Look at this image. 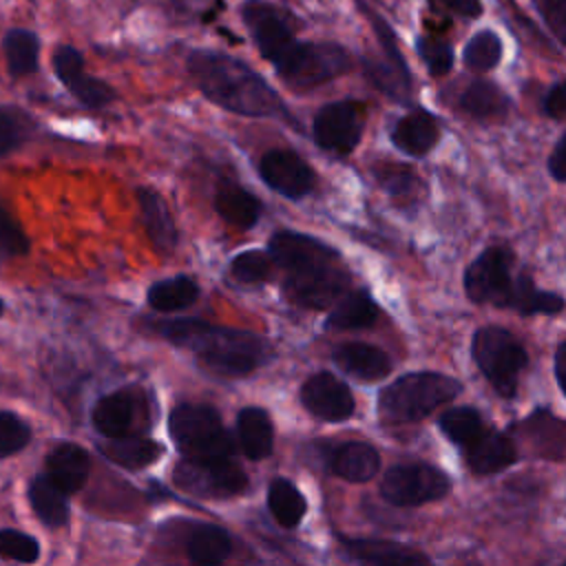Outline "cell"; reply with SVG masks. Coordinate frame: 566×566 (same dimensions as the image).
<instances>
[{
    "label": "cell",
    "instance_id": "1",
    "mask_svg": "<svg viewBox=\"0 0 566 566\" xmlns=\"http://www.w3.org/2000/svg\"><path fill=\"white\" fill-rule=\"evenodd\" d=\"M268 252L274 268L283 272L285 296L301 307H332L352 283L338 250L312 234L279 230L272 234Z\"/></svg>",
    "mask_w": 566,
    "mask_h": 566
},
{
    "label": "cell",
    "instance_id": "2",
    "mask_svg": "<svg viewBox=\"0 0 566 566\" xmlns=\"http://www.w3.org/2000/svg\"><path fill=\"white\" fill-rule=\"evenodd\" d=\"M188 73L210 102L230 113L245 117H287L279 93L234 55L195 49L188 55Z\"/></svg>",
    "mask_w": 566,
    "mask_h": 566
},
{
    "label": "cell",
    "instance_id": "3",
    "mask_svg": "<svg viewBox=\"0 0 566 566\" xmlns=\"http://www.w3.org/2000/svg\"><path fill=\"white\" fill-rule=\"evenodd\" d=\"M150 327L172 345L190 349L203 367L221 376L252 374L270 358V345L248 329L212 325L201 318L153 321Z\"/></svg>",
    "mask_w": 566,
    "mask_h": 566
},
{
    "label": "cell",
    "instance_id": "4",
    "mask_svg": "<svg viewBox=\"0 0 566 566\" xmlns=\"http://www.w3.org/2000/svg\"><path fill=\"white\" fill-rule=\"evenodd\" d=\"M515 254L506 245L482 250L464 272V292L473 303L509 307L522 316H555L564 310V298L535 285L526 272H513Z\"/></svg>",
    "mask_w": 566,
    "mask_h": 566
},
{
    "label": "cell",
    "instance_id": "5",
    "mask_svg": "<svg viewBox=\"0 0 566 566\" xmlns=\"http://www.w3.org/2000/svg\"><path fill=\"white\" fill-rule=\"evenodd\" d=\"M462 385L444 374L413 371L396 378L380 391L378 411L387 422H416L436 407L453 400Z\"/></svg>",
    "mask_w": 566,
    "mask_h": 566
},
{
    "label": "cell",
    "instance_id": "6",
    "mask_svg": "<svg viewBox=\"0 0 566 566\" xmlns=\"http://www.w3.org/2000/svg\"><path fill=\"white\" fill-rule=\"evenodd\" d=\"M270 64L294 88H314L352 69V55L336 42H305L292 38Z\"/></svg>",
    "mask_w": 566,
    "mask_h": 566
},
{
    "label": "cell",
    "instance_id": "7",
    "mask_svg": "<svg viewBox=\"0 0 566 566\" xmlns=\"http://www.w3.org/2000/svg\"><path fill=\"white\" fill-rule=\"evenodd\" d=\"M471 356L500 396H515L517 380L528 363V356L509 329L500 325L480 327L471 340Z\"/></svg>",
    "mask_w": 566,
    "mask_h": 566
},
{
    "label": "cell",
    "instance_id": "8",
    "mask_svg": "<svg viewBox=\"0 0 566 566\" xmlns=\"http://www.w3.org/2000/svg\"><path fill=\"white\" fill-rule=\"evenodd\" d=\"M170 438L184 458L214 460L230 458L232 442L219 413L208 405H179L168 420Z\"/></svg>",
    "mask_w": 566,
    "mask_h": 566
},
{
    "label": "cell",
    "instance_id": "9",
    "mask_svg": "<svg viewBox=\"0 0 566 566\" xmlns=\"http://www.w3.org/2000/svg\"><path fill=\"white\" fill-rule=\"evenodd\" d=\"M365 13L369 15V22L374 24L376 38L380 42V57H363V69L367 80L382 91L387 97L396 102H407L411 95V75L409 66L400 53L398 38L394 29L374 11L365 7Z\"/></svg>",
    "mask_w": 566,
    "mask_h": 566
},
{
    "label": "cell",
    "instance_id": "10",
    "mask_svg": "<svg viewBox=\"0 0 566 566\" xmlns=\"http://www.w3.org/2000/svg\"><path fill=\"white\" fill-rule=\"evenodd\" d=\"M175 484L199 497H228L245 489L248 475L230 458L190 460L184 458L172 471Z\"/></svg>",
    "mask_w": 566,
    "mask_h": 566
},
{
    "label": "cell",
    "instance_id": "11",
    "mask_svg": "<svg viewBox=\"0 0 566 566\" xmlns=\"http://www.w3.org/2000/svg\"><path fill=\"white\" fill-rule=\"evenodd\" d=\"M365 106L356 99H338L321 106L312 122L314 142L338 157H347L360 142Z\"/></svg>",
    "mask_w": 566,
    "mask_h": 566
},
{
    "label": "cell",
    "instance_id": "12",
    "mask_svg": "<svg viewBox=\"0 0 566 566\" xmlns=\"http://www.w3.org/2000/svg\"><path fill=\"white\" fill-rule=\"evenodd\" d=\"M449 489L447 473L429 464L391 467L380 482L382 497L396 506H420L444 497Z\"/></svg>",
    "mask_w": 566,
    "mask_h": 566
},
{
    "label": "cell",
    "instance_id": "13",
    "mask_svg": "<svg viewBox=\"0 0 566 566\" xmlns=\"http://www.w3.org/2000/svg\"><path fill=\"white\" fill-rule=\"evenodd\" d=\"M259 177L287 199H303L314 190L316 175L310 164L287 148H272L259 159Z\"/></svg>",
    "mask_w": 566,
    "mask_h": 566
},
{
    "label": "cell",
    "instance_id": "14",
    "mask_svg": "<svg viewBox=\"0 0 566 566\" xmlns=\"http://www.w3.org/2000/svg\"><path fill=\"white\" fill-rule=\"evenodd\" d=\"M53 71L66 91L88 108H102L115 99V91L104 80L86 73L80 51L69 44L55 49Z\"/></svg>",
    "mask_w": 566,
    "mask_h": 566
},
{
    "label": "cell",
    "instance_id": "15",
    "mask_svg": "<svg viewBox=\"0 0 566 566\" xmlns=\"http://www.w3.org/2000/svg\"><path fill=\"white\" fill-rule=\"evenodd\" d=\"M146 413L144 396L137 389H117L113 394L102 396L93 407V424L95 429L111 438L137 436L139 416Z\"/></svg>",
    "mask_w": 566,
    "mask_h": 566
},
{
    "label": "cell",
    "instance_id": "16",
    "mask_svg": "<svg viewBox=\"0 0 566 566\" xmlns=\"http://www.w3.org/2000/svg\"><path fill=\"white\" fill-rule=\"evenodd\" d=\"M301 400L310 413L329 422L347 420L356 409L349 387L329 371L310 376L301 387Z\"/></svg>",
    "mask_w": 566,
    "mask_h": 566
},
{
    "label": "cell",
    "instance_id": "17",
    "mask_svg": "<svg viewBox=\"0 0 566 566\" xmlns=\"http://www.w3.org/2000/svg\"><path fill=\"white\" fill-rule=\"evenodd\" d=\"M241 18L252 33L259 53L270 62L292 38L294 31L283 18L281 9L265 0H245L241 4Z\"/></svg>",
    "mask_w": 566,
    "mask_h": 566
},
{
    "label": "cell",
    "instance_id": "18",
    "mask_svg": "<svg viewBox=\"0 0 566 566\" xmlns=\"http://www.w3.org/2000/svg\"><path fill=\"white\" fill-rule=\"evenodd\" d=\"M137 206H139L142 226H144L150 243L155 245V250L161 254H170L177 248L179 232H177V223H175V217H172L166 199L155 188L139 186L137 188Z\"/></svg>",
    "mask_w": 566,
    "mask_h": 566
},
{
    "label": "cell",
    "instance_id": "19",
    "mask_svg": "<svg viewBox=\"0 0 566 566\" xmlns=\"http://www.w3.org/2000/svg\"><path fill=\"white\" fill-rule=\"evenodd\" d=\"M343 553L360 566H431L422 553L389 539H343Z\"/></svg>",
    "mask_w": 566,
    "mask_h": 566
},
{
    "label": "cell",
    "instance_id": "20",
    "mask_svg": "<svg viewBox=\"0 0 566 566\" xmlns=\"http://www.w3.org/2000/svg\"><path fill=\"white\" fill-rule=\"evenodd\" d=\"M440 137V126L436 117L424 111V108H413L396 124L391 126V142L398 150L413 155V157H424L438 142Z\"/></svg>",
    "mask_w": 566,
    "mask_h": 566
},
{
    "label": "cell",
    "instance_id": "21",
    "mask_svg": "<svg viewBox=\"0 0 566 566\" xmlns=\"http://www.w3.org/2000/svg\"><path fill=\"white\" fill-rule=\"evenodd\" d=\"M467 464L478 475H489L511 467L517 458L515 444L500 431L484 429L475 440L464 447Z\"/></svg>",
    "mask_w": 566,
    "mask_h": 566
},
{
    "label": "cell",
    "instance_id": "22",
    "mask_svg": "<svg viewBox=\"0 0 566 566\" xmlns=\"http://www.w3.org/2000/svg\"><path fill=\"white\" fill-rule=\"evenodd\" d=\"M334 363L358 380H380L391 371V358L369 343H343L332 354Z\"/></svg>",
    "mask_w": 566,
    "mask_h": 566
},
{
    "label": "cell",
    "instance_id": "23",
    "mask_svg": "<svg viewBox=\"0 0 566 566\" xmlns=\"http://www.w3.org/2000/svg\"><path fill=\"white\" fill-rule=\"evenodd\" d=\"M91 471V460L86 455L84 449H80L77 444L64 442L57 444L49 458H46V478L64 493H75L77 489H82V484L86 482Z\"/></svg>",
    "mask_w": 566,
    "mask_h": 566
},
{
    "label": "cell",
    "instance_id": "24",
    "mask_svg": "<svg viewBox=\"0 0 566 566\" xmlns=\"http://www.w3.org/2000/svg\"><path fill=\"white\" fill-rule=\"evenodd\" d=\"M212 206L226 223L241 228V230L254 228L261 217V210H263L261 201L250 190H245L243 186H239L234 181H223L217 186Z\"/></svg>",
    "mask_w": 566,
    "mask_h": 566
},
{
    "label": "cell",
    "instance_id": "25",
    "mask_svg": "<svg viewBox=\"0 0 566 566\" xmlns=\"http://www.w3.org/2000/svg\"><path fill=\"white\" fill-rule=\"evenodd\" d=\"M378 305L367 290H352L345 292L329 310L325 318L327 329L349 332V329H365L378 321Z\"/></svg>",
    "mask_w": 566,
    "mask_h": 566
},
{
    "label": "cell",
    "instance_id": "26",
    "mask_svg": "<svg viewBox=\"0 0 566 566\" xmlns=\"http://www.w3.org/2000/svg\"><path fill=\"white\" fill-rule=\"evenodd\" d=\"M378 451L367 442H343L332 451L329 467L349 482H367L378 471Z\"/></svg>",
    "mask_w": 566,
    "mask_h": 566
},
{
    "label": "cell",
    "instance_id": "27",
    "mask_svg": "<svg viewBox=\"0 0 566 566\" xmlns=\"http://www.w3.org/2000/svg\"><path fill=\"white\" fill-rule=\"evenodd\" d=\"M230 551V535L214 524H197L186 539V553L195 566H221Z\"/></svg>",
    "mask_w": 566,
    "mask_h": 566
},
{
    "label": "cell",
    "instance_id": "28",
    "mask_svg": "<svg viewBox=\"0 0 566 566\" xmlns=\"http://www.w3.org/2000/svg\"><path fill=\"white\" fill-rule=\"evenodd\" d=\"M458 106L475 119H495L509 111L511 102L497 84L489 80H473L460 91Z\"/></svg>",
    "mask_w": 566,
    "mask_h": 566
},
{
    "label": "cell",
    "instance_id": "29",
    "mask_svg": "<svg viewBox=\"0 0 566 566\" xmlns=\"http://www.w3.org/2000/svg\"><path fill=\"white\" fill-rule=\"evenodd\" d=\"M239 440L243 447V453L250 460H263L272 451V420L261 407H245L239 413L237 420Z\"/></svg>",
    "mask_w": 566,
    "mask_h": 566
},
{
    "label": "cell",
    "instance_id": "30",
    "mask_svg": "<svg viewBox=\"0 0 566 566\" xmlns=\"http://www.w3.org/2000/svg\"><path fill=\"white\" fill-rule=\"evenodd\" d=\"M99 451L115 464L126 469H142L153 464L161 455V444H157L150 438L137 436H124V438H111L108 442L99 444Z\"/></svg>",
    "mask_w": 566,
    "mask_h": 566
},
{
    "label": "cell",
    "instance_id": "31",
    "mask_svg": "<svg viewBox=\"0 0 566 566\" xmlns=\"http://www.w3.org/2000/svg\"><path fill=\"white\" fill-rule=\"evenodd\" d=\"M148 305L157 312H179L190 307L197 298H199V285L195 279L179 274V276H170V279H161L155 281L148 287Z\"/></svg>",
    "mask_w": 566,
    "mask_h": 566
},
{
    "label": "cell",
    "instance_id": "32",
    "mask_svg": "<svg viewBox=\"0 0 566 566\" xmlns=\"http://www.w3.org/2000/svg\"><path fill=\"white\" fill-rule=\"evenodd\" d=\"M371 172L380 188L396 201V206H416L422 192V184L409 166L402 164H374Z\"/></svg>",
    "mask_w": 566,
    "mask_h": 566
},
{
    "label": "cell",
    "instance_id": "33",
    "mask_svg": "<svg viewBox=\"0 0 566 566\" xmlns=\"http://www.w3.org/2000/svg\"><path fill=\"white\" fill-rule=\"evenodd\" d=\"M268 504H270V511L274 515V520L285 526V528H294L305 511H307V502L305 497L301 495V491L285 478H276L272 484H270V491H268Z\"/></svg>",
    "mask_w": 566,
    "mask_h": 566
},
{
    "label": "cell",
    "instance_id": "34",
    "mask_svg": "<svg viewBox=\"0 0 566 566\" xmlns=\"http://www.w3.org/2000/svg\"><path fill=\"white\" fill-rule=\"evenodd\" d=\"M4 55H7V69L13 77L33 73L38 69V55H40L38 35L27 29L9 31L4 35Z\"/></svg>",
    "mask_w": 566,
    "mask_h": 566
},
{
    "label": "cell",
    "instance_id": "35",
    "mask_svg": "<svg viewBox=\"0 0 566 566\" xmlns=\"http://www.w3.org/2000/svg\"><path fill=\"white\" fill-rule=\"evenodd\" d=\"M31 504L38 513V517L49 526H62L69 517V504L66 495L46 478L38 475L29 486Z\"/></svg>",
    "mask_w": 566,
    "mask_h": 566
},
{
    "label": "cell",
    "instance_id": "36",
    "mask_svg": "<svg viewBox=\"0 0 566 566\" xmlns=\"http://www.w3.org/2000/svg\"><path fill=\"white\" fill-rule=\"evenodd\" d=\"M464 64L475 73H486L495 69L502 60V40L491 29L478 31L469 38L464 51H462Z\"/></svg>",
    "mask_w": 566,
    "mask_h": 566
},
{
    "label": "cell",
    "instance_id": "37",
    "mask_svg": "<svg viewBox=\"0 0 566 566\" xmlns=\"http://www.w3.org/2000/svg\"><path fill=\"white\" fill-rule=\"evenodd\" d=\"M440 429L449 440H453L464 449L486 427L482 416L473 407H453L440 416Z\"/></svg>",
    "mask_w": 566,
    "mask_h": 566
},
{
    "label": "cell",
    "instance_id": "38",
    "mask_svg": "<svg viewBox=\"0 0 566 566\" xmlns=\"http://www.w3.org/2000/svg\"><path fill=\"white\" fill-rule=\"evenodd\" d=\"M230 274L239 283H265L274 274V261L268 250H243L230 261Z\"/></svg>",
    "mask_w": 566,
    "mask_h": 566
},
{
    "label": "cell",
    "instance_id": "39",
    "mask_svg": "<svg viewBox=\"0 0 566 566\" xmlns=\"http://www.w3.org/2000/svg\"><path fill=\"white\" fill-rule=\"evenodd\" d=\"M416 51L433 77H442L451 71L453 49L447 40L436 35H420L416 40Z\"/></svg>",
    "mask_w": 566,
    "mask_h": 566
},
{
    "label": "cell",
    "instance_id": "40",
    "mask_svg": "<svg viewBox=\"0 0 566 566\" xmlns=\"http://www.w3.org/2000/svg\"><path fill=\"white\" fill-rule=\"evenodd\" d=\"M0 555L4 559L31 564L40 555V546L31 535H24L13 528H2L0 531Z\"/></svg>",
    "mask_w": 566,
    "mask_h": 566
},
{
    "label": "cell",
    "instance_id": "41",
    "mask_svg": "<svg viewBox=\"0 0 566 566\" xmlns=\"http://www.w3.org/2000/svg\"><path fill=\"white\" fill-rule=\"evenodd\" d=\"M31 431L24 420L9 411H0V458L13 455L29 444Z\"/></svg>",
    "mask_w": 566,
    "mask_h": 566
},
{
    "label": "cell",
    "instance_id": "42",
    "mask_svg": "<svg viewBox=\"0 0 566 566\" xmlns=\"http://www.w3.org/2000/svg\"><path fill=\"white\" fill-rule=\"evenodd\" d=\"M0 252L22 256L29 252V239L18 219L0 203Z\"/></svg>",
    "mask_w": 566,
    "mask_h": 566
},
{
    "label": "cell",
    "instance_id": "43",
    "mask_svg": "<svg viewBox=\"0 0 566 566\" xmlns=\"http://www.w3.org/2000/svg\"><path fill=\"white\" fill-rule=\"evenodd\" d=\"M537 13L559 44L566 42V0H533Z\"/></svg>",
    "mask_w": 566,
    "mask_h": 566
},
{
    "label": "cell",
    "instance_id": "44",
    "mask_svg": "<svg viewBox=\"0 0 566 566\" xmlns=\"http://www.w3.org/2000/svg\"><path fill=\"white\" fill-rule=\"evenodd\" d=\"M24 137L20 119L7 111H0V157L15 150Z\"/></svg>",
    "mask_w": 566,
    "mask_h": 566
},
{
    "label": "cell",
    "instance_id": "45",
    "mask_svg": "<svg viewBox=\"0 0 566 566\" xmlns=\"http://www.w3.org/2000/svg\"><path fill=\"white\" fill-rule=\"evenodd\" d=\"M429 4L436 11L453 13V15L469 18V20L482 15V2L480 0H429Z\"/></svg>",
    "mask_w": 566,
    "mask_h": 566
},
{
    "label": "cell",
    "instance_id": "46",
    "mask_svg": "<svg viewBox=\"0 0 566 566\" xmlns=\"http://www.w3.org/2000/svg\"><path fill=\"white\" fill-rule=\"evenodd\" d=\"M564 111H566V91H564V82H555L546 95L542 97V113L546 117L553 119H564Z\"/></svg>",
    "mask_w": 566,
    "mask_h": 566
},
{
    "label": "cell",
    "instance_id": "47",
    "mask_svg": "<svg viewBox=\"0 0 566 566\" xmlns=\"http://www.w3.org/2000/svg\"><path fill=\"white\" fill-rule=\"evenodd\" d=\"M546 168H548V175H551L557 184H564V181H566V135H562V137L557 139L553 153L548 155Z\"/></svg>",
    "mask_w": 566,
    "mask_h": 566
},
{
    "label": "cell",
    "instance_id": "48",
    "mask_svg": "<svg viewBox=\"0 0 566 566\" xmlns=\"http://www.w3.org/2000/svg\"><path fill=\"white\" fill-rule=\"evenodd\" d=\"M175 4V9L190 13V15H203L210 18L212 15V7L217 4V0H170Z\"/></svg>",
    "mask_w": 566,
    "mask_h": 566
},
{
    "label": "cell",
    "instance_id": "49",
    "mask_svg": "<svg viewBox=\"0 0 566 566\" xmlns=\"http://www.w3.org/2000/svg\"><path fill=\"white\" fill-rule=\"evenodd\" d=\"M564 371H566V343L562 340L555 349V378L562 391H566V382H564Z\"/></svg>",
    "mask_w": 566,
    "mask_h": 566
},
{
    "label": "cell",
    "instance_id": "50",
    "mask_svg": "<svg viewBox=\"0 0 566 566\" xmlns=\"http://www.w3.org/2000/svg\"><path fill=\"white\" fill-rule=\"evenodd\" d=\"M4 312V303H2V298H0V314Z\"/></svg>",
    "mask_w": 566,
    "mask_h": 566
}]
</instances>
